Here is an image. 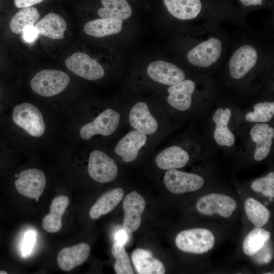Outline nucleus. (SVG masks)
<instances>
[{
    "label": "nucleus",
    "mask_w": 274,
    "mask_h": 274,
    "mask_svg": "<svg viewBox=\"0 0 274 274\" xmlns=\"http://www.w3.org/2000/svg\"><path fill=\"white\" fill-rule=\"evenodd\" d=\"M175 244L180 250L194 254H203L212 249L215 237L209 230L203 228L186 229L179 233Z\"/></svg>",
    "instance_id": "f257e3e1"
},
{
    "label": "nucleus",
    "mask_w": 274,
    "mask_h": 274,
    "mask_svg": "<svg viewBox=\"0 0 274 274\" xmlns=\"http://www.w3.org/2000/svg\"><path fill=\"white\" fill-rule=\"evenodd\" d=\"M65 73L58 70H44L39 72L30 81L32 90L44 97H50L63 91L70 82Z\"/></svg>",
    "instance_id": "f03ea898"
},
{
    "label": "nucleus",
    "mask_w": 274,
    "mask_h": 274,
    "mask_svg": "<svg viewBox=\"0 0 274 274\" xmlns=\"http://www.w3.org/2000/svg\"><path fill=\"white\" fill-rule=\"evenodd\" d=\"M14 123L33 137H41L46 129L43 115L39 109L32 104L23 102L13 109Z\"/></svg>",
    "instance_id": "7ed1b4c3"
},
{
    "label": "nucleus",
    "mask_w": 274,
    "mask_h": 274,
    "mask_svg": "<svg viewBox=\"0 0 274 274\" xmlns=\"http://www.w3.org/2000/svg\"><path fill=\"white\" fill-rule=\"evenodd\" d=\"M87 169L90 177L101 183L112 182L118 174L115 160L106 153L97 150L90 153Z\"/></svg>",
    "instance_id": "20e7f679"
},
{
    "label": "nucleus",
    "mask_w": 274,
    "mask_h": 274,
    "mask_svg": "<svg viewBox=\"0 0 274 274\" xmlns=\"http://www.w3.org/2000/svg\"><path fill=\"white\" fill-rule=\"evenodd\" d=\"M120 115L112 109H107L99 114L93 120L83 125L80 128V137L85 140L93 135L109 136L118 128Z\"/></svg>",
    "instance_id": "39448f33"
},
{
    "label": "nucleus",
    "mask_w": 274,
    "mask_h": 274,
    "mask_svg": "<svg viewBox=\"0 0 274 274\" xmlns=\"http://www.w3.org/2000/svg\"><path fill=\"white\" fill-rule=\"evenodd\" d=\"M163 181L167 190L174 194H183L200 189L204 184V180L200 176L176 169L168 170Z\"/></svg>",
    "instance_id": "423d86ee"
},
{
    "label": "nucleus",
    "mask_w": 274,
    "mask_h": 274,
    "mask_svg": "<svg viewBox=\"0 0 274 274\" xmlns=\"http://www.w3.org/2000/svg\"><path fill=\"white\" fill-rule=\"evenodd\" d=\"M222 52L221 41L218 38L212 37L189 51L187 58L188 61L194 66L207 67L219 59Z\"/></svg>",
    "instance_id": "0eeeda50"
},
{
    "label": "nucleus",
    "mask_w": 274,
    "mask_h": 274,
    "mask_svg": "<svg viewBox=\"0 0 274 274\" xmlns=\"http://www.w3.org/2000/svg\"><path fill=\"white\" fill-rule=\"evenodd\" d=\"M17 191L22 195L38 201L46 185L44 173L37 168H29L21 171L15 181Z\"/></svg>",
    "instance_id": "6e6552de"
},
{
    "label": "nucleus",
    "mask_w": 274,
    "mask_h": 274,
    "mask_svg": "<svg viewBox=\"0 0 274 274\" xmlns=\"http://www.w3.org/2000/svg\"><path fill=\"white\" fill-rule=\"evenodd\" d=\"M196 207L200 213L211 216L217 214L224 218L230 217L237 204L231 197L217 193H211L202 196L197 200Z\"/></svg>",
    "instance_id": "1a4fd4ad"
},
{
    "label": "nucleus",
    "mask_w": 274,
    "mask_h": 274,
    "mask_svg": "<svg viewBox=\"0 0 274 274\" xmlns=\"http://www.w3.org/2000/svg\"><path fill=\"white\" fill-rule=\"evenodd\" d=\"M65 64L70 71L86 80H97L105 75L102 66L83 52L73 54L66 59Z\"/></svg>",
    "instance_id": "9d476101"
},
{
    "label": "nucleus",
    "mask_w": 274,
    "mask_h": 274,
    "mask_svg": "<svg viewBox=\"0 0 274 274\" xmlns=\"http://www.w3.org/2000/svg\"><path fill=\"white\" fill-rule=\"evenodd\" d=\"M123 227L128 233L135 231L140 227L142 215L145 208V200L136 191L126 195L123 200Z\"/></svg>",
    "instance_id": "9b49d317"
},
{
    "label": "nucleus",
    "mask_w": 274,
    "mask_h": 274,
    "mask_svg": "<svg viewBox=\"0 0 274 274\" xmlns=\"http://www.w3.org/2000/svg\"><path fill=\"white\" fill-rule=\"evenodd\" d=\"M257 53L252 46L245 45L238 48L231 56L229 69L230 76L234 79L244 77L256 64Z\"/></svg>",
    "instance_id": "f8f14e48"
},
{
    "label": "nucleus",
    "mask_w": 274,
    "mask_h": 274,
    "mask_svg": "<svg viewBox=\"0 0 274 274\" xmlns=\"http://www.w3.org/2000/svg\"><path fill=\"white\" fill-rule=\"evenodd\" d=\"M147 72L152 80L166 85H172L185 79V74L180 68L163 60H157L150 63Z\"/></svg>",
    "instance_id": "ddd939ff"
},
{
    "label": "nucleus",
    "mask_w": 274,
    "mask_h": 274,
    "mask_svg": "<svg viewBox=\"0 0 274 274\" xmlns=\"http://www.w3.org/2000/svg\"><path fill=\"white\" fill-rule=\"evenodd\" d=\"M195 88V83L189 79L170 85L167 89L168 104L178 110L187 111L191 106L192 95Z\"/></svg>",
    "instance_id": "4468645a"
},
{
    "label": "nucleus",
    "mask_w": 274,
    "mask_h": 274,
    "mask_svg": "<svg viewBox=\"0 0 274 274\" xmlns=\"http://www.w3.org/2000/svg\"><path fill=\"white\" fill-rule=\"evenodd\" d=\"M129 122L135 130L146 135L156 132L158 124L151 114L147 104L140 101L135 104L129 113Z\"/></svg>",
    "instance_id": "2eb2a0df"
},
{
    "label": "nucleus",
    "mask_w": 274,
    "mask_h": 274,
    "mask_svg": "<svg viewBox=\"0 0 274 274\" xmlns=\"http://www.w3.org/2000/svg\"><path fill=\"white\" fill-rule=\"evenodd\" d=\"M250 136L255 143L254 158L260 161L265 159L269 154L274 138V129L264 123H258L251 129Z\"/></svg>",
    "instance_id": "dca6fc26"
},
{
    "label": "nucleus",
    "mask_w": 274,
    "mask_h": 274,
    "mask_svg": "<svg viewBox=\"0 0 274 274\" xmlns=\"http://www.w3.org/2000/svg\"><path fill=\"white\" fill-rule=\"evenodd\" d=\"M147 142L146 134L134 129L128 132L117 144L115 151L125 162L134 161Z\"/></svg>",
    "instance_id": "f3484780"
},
{
    "label": "nucleus",
    "mask_w": 274,
    "mask_h": 274,
    "mask_svg": "<svg viewBox=\"0 0 274 274\" xmlns=\"http://www.w3.org/2000/svg\"><path fill=\"white\" fill-rule=\"evenodd\" d=\"M90 252V247L85 243L65 247L57 255V264L61 269L70 271L83 264L88 259Z\"/></svg>",
    "instance_id": "a211bd4d"
},
{
    "label": "nucleus",
    "mask_w": 274,
    "mask_h": 274,
    "mask_svg": "<svg viewBox=\"0 0 274 274\" xmlns=\"http://www.w3.org/2000/svg\"><path fill=\"white\" fill-rule=\"evenodd\" d=\"M231 116L229 108H218L214 113L212 120L216 124L214 138L216 143L222 146L231 147L235 142V137L228 128V124Z\"/></svg>",
    "instance_id": "6ab92c4d"
},
{
    "label": "nucleus",
    "mask_w": 274,
    "mask_h": 274,
    "mask_svg": "<svg viewBox=\"0 0 274 274\" xmlns=\"http://www.w3.org/2000/svg\"><path fill=\"white\" fill-rule=\"evenodd\" d=\"M189 155L178 146L167 147L157 154L155 163L161 169L169 170L184 167L188 162Z\"/></svg>",
    "instance_id": "aec40b11"
},
{
    "label": "nucleus",
    "mask_w": 274,
    "mask_h": 274,
    "mask_svg": "<svg viewBox=\"0 0 274 274\" xmlns=\"http://www.w3.org/2000/svg\"><path fill=\"white\" fill-rule=\"evenodd\" d=\"M131 259L138 273L164 274L165 272L162 262L155 258L149 250L136 249L133 251Z\"/></svg>",
    "instance_id": "412c9836"
},
{
    "label": "nucleus",
    "mask_w": 274,
    "mask_h": 274,
    "mask_svg": "<svg viewBox=\"0 0 274 274\" xmlns=\"http://www.w3.org/2000/svg\"><path fill=\"white\" fill-rule=\"evenodd\" d=\"M70 202L69 198L65 195L55 197L50 206V213L43 219V229L49 233L59 231L62 226V217Z\"/></svg>",
    "instance_id": "4be33fe9"
},
{
    "label": "nucleus",
    "mask_w": 274,
    "mask_h": 274,
    "mask_svg": "<svg viewBox=\"0 0 274 274\" xmlns=\"http://www.w3.org/2000/svg\"><path fill=\"white\" fill-rule=\"evenodd\" d=\"M39 34L53 40L64 37L67 28L64 19L59 14L49 13L35 25Z\"/></svg>",
    "instance_id": "5701e85b"
},
{
    "label": "nucleus",
    "mask_w": 274,
    "mask_h": 274,
    "mask_svg": "<svg viewBox=\"0 0 274 274\" xmlns=\"http://www.w3.org/2000/svg\"><path fill=\"white\" fill-rule=\"evenodd\" d=\"M163 2L169 13L182 20L196 18L201 9L200 0H163Z\"/></svg>",
    "instance_id": "b1692460"
},
{
    "label": "nucleus",
    "mask_w": 274,
    "mask_h": 274,
    "mask_svg": "<svg viewBox=\"0 0 274 274\" xmlns=\"http://www.w3.org/2000/svg\"><path fill=\"white\" fill-rule=\"evenodd\" d=\"M124 195V191L121 188H116L102 195L91 207L89 216L96 220L102 215L111 212L120 202Z\"/></svg>",
    "instance_id": "393cba45"
},
{
    "label": "nucleus",
    "mask_w": 274,
    "mask_h": 274,
    "mask_svg": "<svg viewBox=\"0 0 274 274\" xmlns=\"http://www.w3.org/2000/svg\"><path fill=\"white\" fill-rule=\"evenodd\" d=\"M123 20L105 18L87 22L84 27L85 32L91 36L101 38L118 33L122 29Z\"/></svg>",
    "instance_id": "a878e982"
},
{
    "label": "nucleus",
    "mask_w": 274,
    "mask_h": 274,
    "mask_svg": "<svg viewBox=\"0 0 274 274\" xmlns=\"http://www.w3.org/2000/svg\"><path fill=\"white\" fill-rule=\"evenodd\" d=\"M101 3L103 7L99 9L97 13L101 18L123 20L132 15V9L126 0H101Z\"/></svg>",
    "instance_id": "bb28decb"
},
{
    "label": "nucleus",
    "mask_w": 274,
    "mask_h": 274,
    "mask_svg": "<svg viewBox=\"0 0 274 274\" xmlns=\"http://www.w3.org/2000/svg\"><path fill=\"white\" fill-rule=\"evenodd\" d=\"M271 234L261 227H255L246 236L243 243L244 253L249 256L259 252L268 241Z\"/></svg>",
    "instance_id": "cd10ccee"
},
{
    "label": "nucleus",
    "mask_w": 274,
    "mask_h": 274,
    "mask_svg": "<svg viewBox=\"0 0 274 274\" xmlns=\"http://www.w3.org/2000/svg\"><path fill=\"white\" fill-rule=\"evenodd\" d=\"M40 17V13L35 7L22 8L16 13L10 22L11 30L16 34H21L26 26L34 25Z\"/></svg>",
    "instance_id": "c85d7f7f"
},
{
    "label": "nucleus",
    "mask_w": 274,
    "mask_h": 274,
    "mask_svg": "<svg viewBox=\"0 0 274 274\" xmlns=\"http://www.w3.org/2000/svg\"><path fill=\"white\" fill-rule=\"evenodd\" d=\"M244 209L248 219L256 227H262L269 221V211L255 199H247L244 203Z\"/></svg>",
    "instance_id": "c756f323"
},
{
    "label": "nucleus",
    "mask_w": 274,
    "mask_h": 274,
    "mask_svg": "<svg viewBox=\"0 0 274 274\" xmlns=\"http://www.w3.org/2000/svg\"><path fill=\"white\" fill-rule=\"evenodd\" d=\"M253 111L248 113L246 120L251 122L264 123L269 121L274 115V102L263 101L253 106Z\"/></svg>",
    "instance_id": "7c9ffc66"
},
{
    "label": "nucleus",
    "mask_w": 274,
    "mask_h": 274,
    "mask_svg": "<svg viewBox=\"0 0 274 274\" xmlns=\"http://www.w3.org/2000/svg\"><path fill=\"white\" fill-rule=\"evenodd\" d=\"M112 253L116 260L114 268L117 274L134 273L124 245L115 242L112 247Z\"/></svg>",
    "instance_id": "2f4dec72"
},
{
    "label": "nucleus",
    "mask_w": 274,
    "mask_h": 274,
    "mask_svg": "<svg viewBox=\"0 0 274 274\" xmlns=\"http://www.w3.org/2000/svg\"><path fill=\"white\" fill-rule=\"evenodd\" d=\"M251 187L255 192L273 198L274 172H271L264 177L256 179L251 183Z\"/></svg>",
    "instance_id": "473e14b6"
},
{
    "label": "nucleus",
    "mask_w": 274,
    "mask_h": 274,
    "mask_svg": "<svg viewBox=\"0 0 274 274\" xmlns=\"http://www.w3.org/2000/svg\"><path fill=\"white\" fill-rule=\"evenodd\" d=\"M36 241V233L33 231H28L24 236L22 246V252L24 256L30 253Z\"/></svg>",
    "instance_id": "72a5a7b5"
},
{
    "label": "nucleus",
    "mask_w": 274,
    "mask_h": 274,
    "mask_svg": "<svg viewBox=\"0 0 274 274\" xmlns=\"http://www.w3.org/2000/svg\"><path fill=\"white\" fill-rule=\"evenodd\" d=\"M22 38L27 43L34 42L38 38L39 32L35 25L26 26L22 31Z\"/></svg>",
    "instance_id": "f704fd0d"
},
{
    "label": "nucleus",
    "mask_w": 274,
    "mask_h": 274,
    "mask_svg": "<svg viewBox=\"0 0 274 274\" xmlns=\"http://www.w3.org/2000/svg\"><path fill=\"white\" fill-rule=\"evenodd\" d=\"M44 0H14V4L18 8L31 7L40 3Z\"/></svg>",
    "instance_id": "c9c22d12"
},
{
    "label": "nucleus",
    "mask_w": 274,
    "mask_h": 274,
    "mask_svg": "<svg viewBox=\"0 0 274 274\" xmlns=\"http://www.w3.org/2000/svg\"><path fill=\"white\" fill-rule=\"evenodd\" d=\"M127 233L124 229L117 232L114 236L115 242L124 246L128 239Z\"/></svg>",
    "instance_id": "e433bc0d"
},
{
    "label": "nucleus",
    "mask_w": 274,
    "mask_h": 274,
    "mask_svg": "<svg viewBox=\"0 0 274 274\" xmlns=\"http://www.w3.org/2000/svg\"><path fill=\"white\" fill-rule=\"evenodd\" d=\"M242 4L245 6H257L262 4L263 0H239Z\"/></svg>",
    "instance_id": "4c0bfd02"
},
{
    "label": "nucleus",
    "mask_w": 274,
    "mask_h": 274,
    "mask_svg": "<svg viewBox=\"0 0 274 274\" xmlns=\"http://www.w3.org/2000/svg\"><path fill=\"white\" fill-rule=\"evenodd\" d=\"M7 272L4 270H0V274H7Z\"/></svg>",
    "instance_id": "58836bf2"
},
{
    "label": "nucleus",
    "mask_w": 274,
    "mask_h": 274,
    "mask_svg": "<svg viewBox=\"0 0 274 274\" xmlns=\"http://www.w3.org/2000/svg\"><path fill=\"white\" fill-rule=\"evenodd\" d=\"M268 200H269V201L272 202V201H273V198L270 197Z\"/></svg>",
    "instance_id": "ea45409f"
}]
</instances>
